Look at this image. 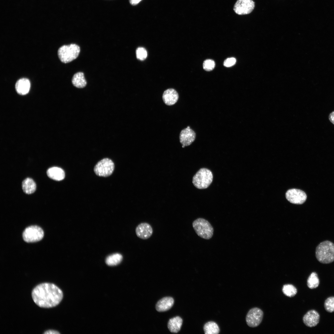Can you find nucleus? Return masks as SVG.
<instances>
[{
  "mask_svg": "<svg viewBox=\"0 0 334 334\" xmlns=\"http://www.w3.org/2000/svg\"><path fill=\"white\" fill-rule=\"evenodd\" d=\"M319 284V280L318 275L315 272H312L309 276L307 280V285L310 289L317 288Z\"/></svg>",
  "mask_w": 334,
  "mask_h": 334,
  "instance_id": "5701e85b",
  "label": "nucleus"
},
{
  "mask_svg": "<svg viewBox=\"0 0 334 334\" xmlns=\"http://www.w3.org/2000/svg\"><path fill=\"white\" fill-rule=\"evenodd\" d=\"M325 310L328 312L331 313L334 311V297L327 298L324 304Z\"/></svg>",
  "mask_w": 334,
  "mask_h": 334,
  "instance_id": "393cba45",
  "label": "nucleus"
},
{
  "mask_svg": "<svg viewBox=\"0 0 334 334\" xmlns=\"http://www.w3.org/2000/svg\"><path fill=\"white\" fill-rule=\"evenodd\" d=\"M153 232L152 226L147 223H140L135 229L136 235L138 238L143 239L149 238L152 235Z\"/></svg>",
  "mask_w": 334,
  "mask_h": 334,
  "instance_id": "f8f14e48",
  "label": "nucleus"
},
{
  "mask_svg": "<svg viewBox=\"0 0 334 334\" xmlns=\"http://www.w3.org/2000/svg\"><path fill=\"white\" fill-rule=\"evenodd\" d=\"M22 187L25 193L30 194L35 191L36 185L33 179L30 178H27L22 182Z\"/></svg>",
  "mask_w": 334,
  "mask_h": 334,
  "instance_id": "6ab92c4d",
  "label": "nucleus"
},
{
  "mask_svg": "<svg viewBox=\"0 0 334 334\" xmlns=\"http://www.w3.org/2000/svg\"><path fill=\"white\" fill-rule=\"evenodd\" d=\"M30 88V83L27 78H23L19 79L15 85V90L18 93L25 95L29 92Z\"/></svg>",
  "mask_w": 334,
  "mask_h": 334,
  "instance_id": "2eb2a0df",
  "label": "nucleus"
},
{
  "mask_svg": "<svg viewBox=\"0 0 334 334\" xmlns=\"http://www.w3.org/2000/svg\"><path fill=\"white\" fill-rule=\"evenodd\" d=\"M173 298L170 297L164 298L160 300L156 304V308L159 312L167 311L173 306L174 303Z\"/></svg>",
  "mask_w": 334,
  "mask_h": 334,
  "instance_id": "dca6fc26",
  "label": "nucleus"
},
{
  "mask_svg": "<svg viewBox=\"0 0 334 334\" xmlns=\"http://www.w3.org/2000/svg\"><path fill=\"white\" fill-rule=\"evenodd\" d=\"M236 62V59L234 58H227L224 62V65L226 67H229L234 65Z\"/></svg>",
  "mask_w": 334,
  "mask_h": 334,
  "instance_id": "cd10ccee",
  "label": "nucleus"
},
{
  "mask_svg": "<svg viewBox=\"0 0 334 334\" xmlns=\"http://www.w3.org/2000/svg\"><path fill=\"white\" fill-rule=\"evenodd\" d=\"M44 334H60V333L58 331L53 330H48L44 333Z\"/></svg>",
  "mask_w": 334,
  "mask_h": 334,
  "instance_id": "c756f323",
  "label": "nucleus"
},
{
  "mask_svg": "<svg viewBox=\"0 0 334 334\" xmlns=\"http://www.w3.org/2000/svg\"><path fill=\"white\" fill-rule=\"evenodd\" d=\"M48 176L50 178L56 181H61L65 178L64 170L61 168L54 167L49 168L47 171Z\"/></svg>",
  "mask_w": 334,
  "mask_h": 334,
  "instance_id": "f3484780",
  "label": "nucleus"
},
{
  "mask_svg": "<svg viewBox=\"0 0 334 334\" xmlns=\"http://www.w3.org/2000/svg\"><path fill=\"white\" fill-rule=\"evenodd\" d=\"M44 235L43 229L39 226L32 225L26 228L22 236L24 240L27 242H33L41 240Z\"/></svg>",
  "mask_w": 334,
  "mask_h": 334,
  "instance_id": "0eeeda50",
  "label": "nucleus"
},
{
  "mask_svg": "<svg viewBox=\"0 0 334 334\" xmlns=\"http://www.w3.org/2000/svg\"><path fill=\"white\" fill-rule=\"evenodd\" d=\"M255 6V2L252 0H238L233 9L238 15H247L251 12Z\"/></svg>",
  "mask_w": 334,
  "mask_h": 334,
  "instance_id": "1a4fd4ad",
  "label": "nucleus"
},
{
  "mask_svg": "<svg viewBox=\"0 0 334 334\" xmlns=\"http://www.w3.org/2000/svg\"><path fill=\"white\" fill-rule=\"evenodd\" d=\"M80 51L79 46L75 44H71L61 46L58 50V54L60 60L66 63L77 58Z\"/></svg>",
  "mask_w": 334,
  "mask_h": 334,
  "instance_id": "20e7f679",
  "label": "nucleus"
},
{
  "mask_svg": "<svg viewBox=\"0 0 334 334\" xmlns=\"http://www.w3.org/2000/svg\"><path fill=\"white\" fill-rule=\"evenodd\" d=\"M122 259V255L119 253H117L108 256L106 259L105 262L109 266H115L119 264Z\"/></svg>",
  "mask_w": 334,
  "mask_h": 334,
  "instance_id": "4be33fe9",
  "label": "nucleus"
},
{
  "mask_svg": "<svg viewBox=\"0 0 334 334\" xmlns=\"http://www.w3.org/2000/svg\"><path fill=\"white\" fill-rule=\"evenodd\" d=\"M32 295L34 302L39 306L49 308L56 306L62 301L63 294L56 285L51 283L39 284L33 289Z\"/></svg>",
  "mask_w": 334,
  "mask_h": 334,
  "instance_id": "f257e3e1",
  "label": "nucleus"
},
{
  "mask_svg": "<svg viewBox=\"0 0 334 334\" xmlns=\"http://www.w3.org/2000/svg\"><path fill=\"white\" fill-rule=\"evenodd\" d=\"M114 165L113 161L110 159L105 158L99 161L94 167V172L97 175L103 177H107L113 173Z\"/></svg>",
  "mask_w": 334,
  "mask_h": 334,
  "instance_id": "423d86ee",
  "label": "nucleus"
},
{
  "mask_svg": "<svg viewBox=\"0 0 334 334\" xmlns=\"http://www.w3.org/2000/svg\"><path fill=\"white\" fill-rule=\"evenodd\" d=\"M285 196L289 202L297 204H303L307 198L306 195L304 192L296 189H290L287 191Z\"/></svg>",
  "mask_w": 334,
  "mask_h": 334,
  "instance_id": "9d476101",
  "label": "nucleus"
},
{
  "mask_svg": "<svg viewBox=\"0 0 334 334\" xmlns=\"http://www.w3.org/2000/svg\"><path fill=\"white\" fill-rule=\"evenodd\" d=\"M196 134L189 126L182 130L179 135V140L182 147L190 145L195 140Z\"/></svg>",
  "mask_w": 334,
  "mask_h": 334,
  "instance_id": "9b49d317",
  "label": "nucleus"
},
{
  "mask_svg": "<svg viewBox=\"0 0 334 334\" xmlns=\"http://www.w3.org/2000/svg\"><path fill=\"white\" fill-rule=\"evenodd\" d=\"M315 256L317 260L324 264L334 261V244L329 241L320 243L316 247Z\"/></svg>",
  "mask_w": 334,
  "mask_h": 334,
  "instance_id": "f03ea898",
  "label": "nucleus"
},
{
  "mask_svg": "<svg viewBox=\"0 0 334 334\" xmlns=\"http://www.w3.org/2000/svg\"><path fill=\"white\" fill-rule=\"evenodd\" d=\"M182 319L179 316H177L169 320L168 327L170 331L173 333H177L180 330L182 323Z\"/></svg>",
  "mask_w": 334,
  "mask_h": 334,
  "instance_id": "a211bd4d",
  "label": "nucleus"
},
{
  "mask_svg": "<svg viewBox=\"0 0 334 334\" xmlns=\"http://www.w3.org/2000/svg\"><path fill=\"white\" fill-rule=\"evenodd\" d=\"M320 316L315 310L308 311L304 316L303 321L304 324L309 327H315L319 323Z\"/></svg>",
  "mask_w": 334,
  "mask_h": 334,
  "instance_id": "ddd939ff",
  "label": "nucleus"
},
{
  "mask_svg": "<svg viewBox=\"0 0 334 334\" xmlns=\"http://www.w3.org/2000/svg\"><path fill=\"white\" fill-rule=\"evenodd\" d=\"M136 56L137 59L143 60L147 57V52L145 48L142 47H138L136 50Z\"/></svg>",
  "mask_w": 334,
  "mask_h": 334,
  "instance_id": "a878e982",
  "label": "nucleus"
},
{
  "mask_svg": "<svg viewBox=\"0 0 334 334\" xmlns=\"http://www.w3.org/2000/svg\"><path fill=\"white\" fill-rule=\"evenodd\" d=\"M142 0H129V2L132 5H135L137 4Z\"/></svg>",
  "mask_w": 334,
  "mask_h": 334,
  "instance_id": "7c9ffc66",
  "label": "nucleus"
},
{
  "mask_svg": "<svg viewBox=\"0 0 334 334\" xmlns=\"http://www.w3.org/2000/svg\"><path fill=\"white\" fill-rule=\"evenodd\" d=\"M213 178L211 171L207 168H202L194 175L192 182L194 186L199 189H206L212 183Z\"/></svg>",
  "mask_w": 334,
  "mask_h": 334,
  "instance_id": "7ed1b4c3",
  "label": "nucleus"
},
{
  "mask_svg": "<svg viewBox=\"0 0 334 334\" xmlns=\"http://www.w3.org/2000/svg\"><path fill=\"white\" fill-rule=\"evenodd\" d=\"M72 82L75 87L79 88H83L87 84L84 74L82 72H78L75 74L72 77Z\"/></svg>",
  "mask_w": 334,
  "mask_h": 334,
  "instance_id": "aec40b11",
  "label": "nucleus"
},
{
  "mask_svg": "<svg viewBox=\"0 0 334 334\" xmlns=\"http://www.w3.org/2000/svg\"><path fill=\"white\" fill-rule=\"evenodd\" d=\"M193 228L196 234L200 237L209 239L212 238L214 229L210 223L207 220L202 218H198L192 223Z\"/></svg>",
  "mask_w": 334,
  "mask_h": 334,
  "instance_id": "39448f33",
  "label": "nucleus"
},
{
  "mask_svg": "<svg viewBox=\"0 0 334 334\" xmlns=\"http://www.w3.org/2000/svg\"><path fill=\"white\" fill-rule=\"evenodd\" d=\"M282 291L285 295L289 297L294 296L297 292L296 288L291 284L284 285L282 288Z\"/></svg>",
  "mask_w": 334,
  "mask_h": 334,
  "instance_id": "b1692460",
  "label": "nucleus"
},
{
  "mask_svg": "<svg viewBox=\"0 0 334 334\" xmlns=\"http://www.w3.org/2000/svg\"><path fill=\"white\" fill-rule=\"evenodd\" d=\"M179 96L178 93L173 88H169L165 90L163 93L162 99L166 105L170 106L175 104L178 100Z\"/></svg>",
  "mask_w": 334,
  "mask_h": 334,
  "instance_id": "4468645a",
  "label": "nucleus"
},
{
  "mask_svg": "<svg viewBox=\"0 0 334 334\" xmlns=\"http://www.w3.org/2000/svg\"><path fill=\"white\" fill-rule=\"evenodd\" d=\"M263 315V311L259 308L255 307L251 309L248 312L246 317V321L247 325L252 328L257 327L262 322Z\"/></svg>",
  "mask_w": 334,
  "mask_h": 334,
  "instance_id": "6e6552de",
  "label": "nucleus"
},
{
  "mask_svg": "<svg viewBox=\"0 0 334 334\" xmlns=\"http://www.w3.org/2000/svg\"><path fill=\"white\" fill-rule=\"evenodd\" d=\"M329 118L330 122L334 124V111L332 112L330 114Z\"/></svg>",
  "mask_w": 334,
  "mask_h": 334,
  "instance_id": "c85d7f7f",
  "label": "nucleus"
},
{
  "mask_svg": "<svg viewBox=\"0 0 334 334\" xmlns=\"http://www.w3.org/2000/svg\"><path fill=\"white\" fill-rule=\"evenodd\" d=\"M215 64L214 61L210 59H208L205 60L203 64L204 69L207 71H212L215 67Z\"/></svg>",
  "mask_w": 334,
  "mask_h": 334,
  "instance_id": "bb28decb",
  "label": "nucleus"
},
{
  "mask_svg": "<svg viewBox=\"0 0 334 334\" xmlns=\"http://www.w3.org/2000/svg\"><path fill=\"white\" fill-rule=\"evenodd\" d=\"M203 330L205 334H217L220 332L218 325L213 321L206 323L203 326Z\"/></svg>",
  "mask_w": 334,
  "mask_h": 334,
  "instance_id": "412c9836",
  "label": "nucleus"
}]
</instances>
